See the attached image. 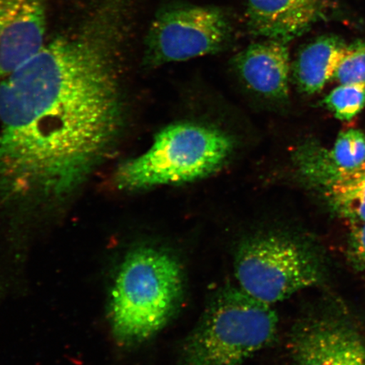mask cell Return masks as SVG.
Returning a JSON list of instances; mask_svg holds the SVG:
<instances>
[{
    "label": "cell",
    "mask_w": 365,
    "mask_h": 365,
    "mask_svg": "<svg viewBox=\"0 0 365 365\" xmlns=\"http://www.w3.org/2000/svg\"><path fill=\"white\" fill-rule=\"evenodd\" d=\"M125 103L101 45L46 43L0 82V213H53L80 192L115 150Z\"/></svg>",
    "instance_id": "cell-1"
},
{
    "label": "cell",
    "mask_w": 365,
    "mask_h": 365,
    "mask_svg": "<svg viewBox=\"0 0 365 365\" xmlns=\"http://www.w3.org/2000/svg\"><path fill=\"white\" fill-rule=\"evenodd\" d=\"M346 43L339 36L325 35L304 45L293 65V77L303 93H319L334 78Z\"/></svg>",
    "instance_id": "cell-12"
},
{
    "label": "cell",
    "mask_w": 365,
    "mask_h": 365,
    "mask_svg": "<svg viewBox=\"0 0 365 365\" xmlns=\"http://www.w3.org/2000/svg\"><path fill=\"white\" fill-rule=\"evenodd\" d=\"M230 16L217 6L173 3L160 9L145 40L150 67L189 61L222 51L230 43Z\"/></svg>",
    "instance_id": "cell-6"
},
{
    "label": "cell",
    "mask_w": 365,
    "mask_h": 365,
    "mask_svg": "<svg viewBox=\"0 0 365 365\" xmlns=\"http://www.w3.org/2000/svg\"><path fill=\"white\" fill-rule=\"evenodd\" d=\"M277 314L236 287L219 291L182 344L180 365H242L275 339Z\"/></svg>",
    "instance_id": "cell-4"
},
{
    "label": "cell",
    "mask_w": 365,
    "mask_h": 365,
    "mask_svg": "<svg viewBox=\"0 0 365 365\" xmlns=\"http://www.w3.org/2000/svg\"><path fill=\"white\" fill-rule=\"evenodd\" d=\"M346 252L355 270L365 277V223L354 225Z\"/></svg>",
    "instance_id": "cell-16"
},
{
    "label": "cell",
    "mask_w": 365,
    "mask_h": 365,
    "mask_svg": "<svg viewBox=\"0 0 365 365\" xmlns=\"http://www.w3.org/2000/svg\"><path fill=\"white\" fill-rule=\"evenodd\" d=\"M365 162V132H342L331 150L304 144L296 150L294 163L302 179L312 185L337 173L352 170Z\"/></svg>",
    "instance_id": "cell-11"
},
{
    "label": "cell",
    "mask_w": 365,
    "mask_h": 365,
    "mask_svg": "<svg viewBox=\"0 0 365 365\" xmlns=\"http://www.w3.org/2000/svg\"><path fill=\"white\" fill-rule=\"evenodd\" d=\"M184 287L181 264L168 251L149 245L128 251L108 296L109 327L116 344L133 348L158 334L179 309Z\"/></svg>",
    "instance_id": "cell-2"
},
{
    "label": "cell",
    "mask_w": 365,
    "mask_h": 365,
    "mask_svg": "<svg viewBox=\"0 0 365 365\" xmlns=\"http://www.w3.org/2000/svg\"><path fill=\"white\" fill-rule=\"evenodd\" d=\"M325 106L340 120H351L365 108V85L340 84L324 99Z\"/></svg>",
    "instance_id": "cell-14"
},
{
    "label": "cell",
    "mask_w": 365,
    "mask_h": 365,
    "mask_svg": "<svg viewBox=\"0 0 365 365\" xmlns=\"http://www.w3.org/2000/svg\"><path fill=\"white\" fill-rule=\"evenodd\" d=\"M322 193L333 212L354 225L365 223V162L312 185Z\"/></svg>",
    "instance_id": "cell-13"
},
{
    "label": "cell",
    "mask_w": 365,
    "mask_h": 365,
    "mask_svg": "<svg viewBox=\"0 0 365 365\" xmlns=\"http://www.w3.org/2000/svg\"><path fill=\"white\" fill-rule=\"evenodd\" d=\"M246 6L251 34L289 43L325 20L331 4L329 0H247Z\"/></svg>",
    "instance_id": "cell-9"
},
{
    "label": "cell",
    "mask_w": 365,
    "mask_h": 365,
    "mask_svg": "<svg viewBox=\"0 0 365 365\" xmlns=\"http://www.w3.org/2000/svg\"><path fill=\"white\" fill-rule=\"evenodd\" d=\"M44 0H0V82L46 43Z\"/></svg>",
    "instance_id": "cell-8"
},
{
    "label": "cell",
    "mask_w": 365,
    "mask_h": 365,
    "mask_svg": "<svg viewBox=\"0 0 365 365\" xmlns=\"http://www.w3.org/2000/svg\"><path fill=\"white\" fill-rule=\"evenodd\" d=\"M333 79L339 84L365 85V40L346 43Z\"/></svg>",
    "instance_id": "cell-15"
},
{
    "label": "cell",
    "mask_w": 365,
    "mask_h": 365,
    "mask_svg": "<svg viewBox=\"0 0 365 365\" xmlns=\"http://www.w3.org/2000/svg\"><path fill=\"white\" fill-rule=\"evenodd\" d=\"M232 65L255 93L271 101L289 98L291 63L287 43L264 39L250 44L237 54Z\"/></svg>",
    "instance_id": "cell-10"
},
{
    "label": "cell",
    "mask_w": 365,
    "mask_h": 365,
    "mask_svg": "<svg viewBox=\"0 0 365 365\" xmlns=\"http://www.w3.org/2000/svg\"><path fill=\"white\" fill-rule=\"evenodd\" d=\"M294 365H365V340L339 319L319 317L296 327L291 339Z\"/></svg>",
    "instance_id": "cell-7"
},
{
    "label": "cell",
    "mask_w": 365,
    "mask_h": 365,
    "mask_svg": "<svg viewBox=\"0 0 365 365\" xmlns=\"http://www.w3.org/2000/svg\"><path fill=\"white\" fill-rule=\"evenodd\" d=\"M235 148L234 139L216 127L175 123L160 130L145 153L123 163L114 182L129 192L188 184L215 175Z\"/></svg>",
    "instance_id": "cell-3"
},
{
    "label": "cell",
    "mask_w": 365,
    "mask_h": 365,
    "mask_svg": "<svg viewBox=\"0 0 365 365\" xmlns=\"http://www.w3.org/2000/svg\"><path fill=\"white\" fill-rule=\"evenodd\" d=\"M235 271L242 291L271 307L317 285L322 277L313 250L278 232H262L242 242Z\"/></svg>",
    "instance_id": "cell-5"
}]
</instances>
